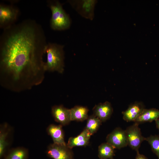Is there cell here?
Instances as JSON below:
<instances>
[{
    "mask_svg": "<svg viewBox=\"0 0 159 159\" xmlns=\"http://www.w3.org/2000/svg\"><path fill=\"white\" fill-rule=\"evenodd\" d=\"M91 135L85 128L78 136L71 137L68 140L67 145L71 149L75 147H85L89 144Z\"/></svg>",
    "mask_w": 159,
    "mask_h": 159,
    "instance_id": "cell-14",
    "label": "cell"
},
{
    "mask_svg": "<svg viewBox=\"0 0 159 159\" xmlns=\"http://www.w3.org/2000/svg\"><path fill=\"white\" fill-rule=\"evenodd\" d=\"M159 118V110L155 108L145 109L134 122L140 123L155 121Z\"/></svg>",
    "mask_w": 159,
    "mask_h": 159,
    "instance_id": "cell-15",
    "label": "cell"
},
{
    "mask_svg": "<svg viewBox=\"0 0 159 159\" xmlns=\"http://www.w3.org/2000/svg\"><path fill=\"white\" fill-rule=\"evenodd\" d=\"M71 121H82L87 120L89 110L85 106H75L70 109Z\"/></svg>",
    "mask_w": 159,
    "mask_h": 159,
    "instance_id": "cell-16",
    "label": "cell"
},
{
    "mask_svg": "<svg viewBox=\"0 0 159 159\" xmlns=\"http://www.w3.org/2000/svg\"><path fill=\"white\" fill-rule=\"evenodd\" d=\"M62 126L61 125H56L51 124L47 128L48 134L52 138L54 143L66 145L64 139V134L62 129Z\"/></svg>",
    "mask_w": 159,
    "mask_h": 159,
    "instance_id": "cell-13",
    "label": "cell"
},
{
    "mask_svg": "<svg viewBox=\"0 0 159 159\" xmlns=\"http://www.w3.org/2000/svg\"><path fill=\"white\" fill-rule=\"evenodd\" d=\"M137 152V155L136 156L135 159H148L144 155L140 154L139 151Z\"/></svg>",
    "mask_w": 159,
    "mask_h": 159,
    "instance_id": "cell-21",
    "label": "cell"
},
{
    "mask_svg": "<svg viewBox=\"0 0 159 159\" xmlns=\"http://www.w3.org/2000/svg\"><path fill=\"white\" fill-rule=\"evenodd\" d=\"M46 153L53 159H74L73 152L67 145L51 144L48 146Z\"/></svg>",
    "mask_w": 159,
    "mask_h": 159,
    "instance_id": "cell-7",
    "label": "cell"
},
{
    "mask_svg": "<svg viewBox=\"0 0 159 159\" xmlns=\"http://www.w3.org/2000/svg\"><path fill=\"white\" fill-rule=\"evenodd\" d=\"M139 124L135 122L125 130L127 145L136 152L139 151L141 144L145 140V138L142 135Z\"/></svg>",
    "mask_w": 159,
    "mask_h": 159,
    "instance_id": "cell-6",
    "label": "cell"
},
{
    "mask_svg": "<svg viewBox=\"0 0 159 159\" xmlns=\"http://www.w3.org/2000/svg\"><path fill=\"white\" fill-rule=\"evenodd\" d=\"M158 159H159V158H158Z\"/></svg>",
    "mask_w": 159,
    "mask_h": 159,
    "instance_id": "cell-23",
    "label": "cell"
},
{
    "mask_svg": "<svg viewBox=\"0 0 159 159\" xmlns=\"http://www.w3.org/2000/svg\"><path fill=\"white\" fill-rule=\"evenodd\" d=\"M85 128L91 135L96 133L101 125L102 121L93 114L89 116Z\"/></svg>",
    "mask_w": 159,
    "mask_h": 159,
    "instance_id": "cell-19",
    "label": "cell"
},
{
    "mask_svg": "<svg viewBox=\"0 0 159 159\" xmlns=\"http://www.w3.org/2000/svg\"><path fill=\"white\" fill-rule=\"evenodd\" d=\"M28 150L25 148L19 147L9 150L4 159H28Z\"/></svg>",
    "mask_w": 159,
    "mask_h": 159,
    "instance_id": "cell-17",
    "label": "cell"
},
{
    "mask_svg": "<svg viewBox=\"0 0 159 159\" xmlns=\"http://www.w3.org/2000/svg\"><path fill=\"white\" fill-rule=\"evenodd\" d=\"M115 149L113 147L107 142L101 144L98 147V157L100 159H113Z\"/></svg>",
    "mask_w": 159,
    "mask_h": 159,
    "instance_id": "cell-18",
    "label": "cell"
},
{
    "mask_svg": "<svg viewBox=\"0 0 159 159\" xmlns=\"http://www.w3.org/2000/svg\"><path fill=\"white\" fill-rule=\"evenodd\" d=\"M64 46L57 43H48L45 48L46 60L45 61L46 71L57 72L62 73L64 70Z\"/></svg>",
    "mask_w": 159,
    "mask_h": 159,
    "instance_id": "cell-2",
    "label": "cell"
},
{
    "mask_svg": "<svg viewBox=\"0 0 159 159\" xmlns=\"http://www.w3.org/2000/svg\"><path fill=\"white\" fill-rule=\"evenodd\" d=\"M47 2L52 12L50 23L51 28L57 31L69 28L71 20L69 15L64 9L61 3L56 0H48Z\"/></svg>",
    "mask_w": 159,
    "mask_h": 159,
    "instance_id": "cell-3",
    "label": "cell"
},
{
    "mask_svg": "<svg viewBox=\"0 0 159 159\" xmlns=\"http://www.w3.org/2000/svg\"><path fill=\"white\" fill-rule=\"evenodd\" d=\"M67 1L72 8L82 17L90 20L94 17L96 0H69Z\"/></svg>",
    "mask_w": 159,
    "mask_h": 159,
    "instance_id": "cell-5",
    "label": "cell"
},
{
    "mask_svg": "<svg viewBox=\"0 0 159 159\" xmlns=\"http://www.w3.org/2000/svg\"><path fill=\"white\" fill-rule=\"evenodd\" d=\"M150 145L153 152L159 158V135H151L145 138Z\"/></svg>",
    "mask_w": 159,
    "mask_h": 159,
    "instance_id": "cell-20",
    "label": "cell"
},
{
    "mask_svg": "<svg viewBox=\"0 0 159 159\" xmlns=\"http://www.w3.org/2000/svg\"><path fill=\"white\" fill-rule=\"evenodd\" d=\"M51 113L55 121L62 126L68 125L71 121L70 109L63 105L53 106Z\"/></svg>",
    "mask_w": 159,
    "mask_h": 159,
    "instance_id": "cell-9",
    "label": "cell"
},
{
    "mask_svg": "<svg viewBox=\"0 0 159 159\" xmlns=\"http://www.w3.org/2000/svg\"><path fill=\"white\" fill-rule=\"evenodd\" d=\"M106 142L115 149H120L127 145L125 130L117 127L107 136Z\"/></svg>",
    "mask_w": 159,
    "mask_h": 159,
    "instance_id": "cell-8",
    "label": "cell"
},
{
    "mask_svg": "<svg viewBox=\"0 0 159 159\" xmlns=\"http://www.w3.org/2000/svg\"><path fill=\"white\" fill-rule=\"evenodd\" d=\"M145 109L143 104L141 102H136L132 104L122 112L123 119L127 122H135Z\"/></svg>",
    "mask_w": 159,
    "mask_h": 159,
    "instance_id": "cell-12",
    "label": "cell"
},
{
    "mask_svg": "<svg viewBox=\"0 0 159 159\" xmlns=\"http://www.w3.org/2000/svg\"><path fill=\"white\" fill-rule=\"evenodd\" d=\"M11 130L6 122L0 127V157L2 158L6 154L10 144V139Z\"/></svg>",
    "mask_w": 159,
    "mask_h": 159,
    "instance_id": "cell-10",
    "label": "cell"
},
{
    "mask_svg": "<svg viewBox=\"0 0 159 159\" xmlns=\"http://www.w3.org/2000/svg\"><path fill=\"white\" fill-rule=\"evenodd\" d=\"M18 7L13 5L0 4V28L4 30L15 24L19 14Z\"/></svg>",
    "mask_w": 159,
    "mask_h": 159,
    "instance_id": "cell-4",
    "label": "cell"
},
{
    "mask_svg": "<svg viewBox=\"0 0 159 159\" xmlns=\"http://www.w3.org/2000/svg\"><path fill=\"white\" fill-rule=\"evenodd\" d=\"M48 43L41 25L27 19L3 30L0 37V85L9 91L29 90L43 82Z\"/></svg>",
    "mask_w": 159,
    "mask_h": 159,
    "instance_id": "cell-1",
    "label": "cell"
},
{
    "mask_svg": "<svg viewBox=\"0 0 159 159\" xmlns=\"http://www.w3.org/2000/svg\"><path fill=\"white\" fill-rule=\"evenodd\" d=\"M155 122L156 127L158 129L159 131V118L155 121Z\"/></svg>",
    "mask_w": 159,
    "mask_h": 159,
    "instance_id": "cell-22",
    "label": "cell"
},
{
    "mask_svg": "<svg viewBox=\"0 0 159 159\" xmlns=\"http://www.w3.org/2000/svg\"><path fill=\"white\" fill-rule=\"evenodd\" d=\"M93 114L98 118L102 122L108 120L111 117L113 109L111 103L106 101L96 105L93 108Z\"/></svg>",
    "mask_w": 159,
    "mask_h": 159,
    "instance_id": "cell-11",
    "label": "cell"
}]
</instances>
